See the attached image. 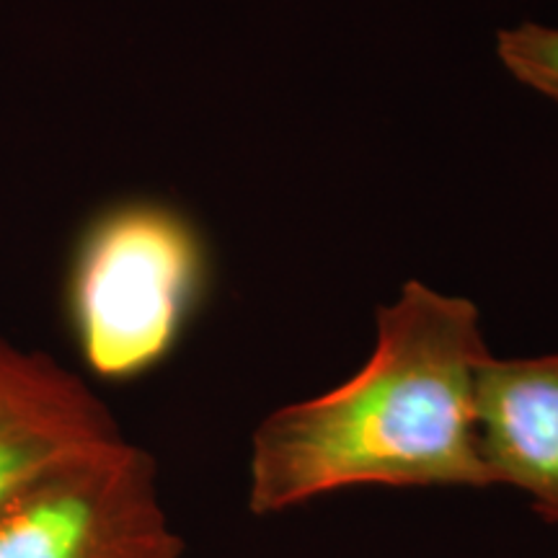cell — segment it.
Segmentation results:
<instances>
[{
    "label": "cell",
    "instance_id": "277c9868",
    "mask_svg": "<svg viewBox=\"0 0 558 558\" xmlns=\"http://www.w3.org/2000/svg\"><path fill=\"white\" fill-rule=\"evenodd\" d=\"M120 437L114 416L78 375L0 339V507Z\"/></svg>",
    "mask_w": 558,
    "mask_h": 558
},
{
    "label": "cell",
    "instance_id": "8992f818",
    "mask_svg": "<svg viewBox=\"0 0 558 558\" xmlns=\"http://www.w3.org/2000/svg\"><path fill=\"white\" fill-rule=\"evenodd\" d=\"M497 58L522 86L558 104V29L527 24L497 34Z\"/></svg>",
    "mask_w": 558,
    "mask_h": 558
},
{
    "label": "cell",
    "instance_id": "5b68a950",
    "mask_svg": "<svg viewBox=\"0 0 558 558\" xmlns=\"http://www.w3.org/2000/svg\"><path fill=\"white\" fill-rule=\"evenodd\" d=\"M481 435L492 484L518 488L538 518L558 525V352L488 360Z\"/></svg>",
    "mask_w": 558,
    "mask_h": 558
},
{
    "label": "cell",
    "instance_id": "7a4b0ae2",
    "mask_svg": "<svg viewBox=\"0 0 558 558\" xmlns=\"http://www.w3.org/2000/svg\"><path fill=\"white\" fill-rule=\"evenodd\" d=\"M205 235L181 209L130 199L83 230L68 279V313L81 357L104 380L156 369L207 295Z\"/></svg>",
    "mask_w": 558,
    "mask_h": 558
},
{
    "label": "cell",
    "instance_id": "6da1fadb",
    "mask_svg": "<svg viewBox=\"0 0 558 558\" xmlns=\"http://www.w3.org/2000/svg\"><path fill=\"white\" fill-rule=\"evenodd\" d=\"M492 357L469 298L407 282L375 313V347L352 378L256 427L248 509L279 514L352 486H494L481 435Z\"/></svg>",
    "mask_w": 558,
    "mask_h": 558
},
{
    "label": "cell",
    "instance_id": "3957f363",
    "mask_svg": "<svg viewBox=\"0 0 558 558\" xmlns=\"http://www.w3.org/2000/svg\"><path fill=\"white\" fill-rule=\"evenodd\" d=\"M153 458L120 437L0 507V558H181Z\"/></svg>",
    "mask_w": 558,
    "mask_h": 558
}]
</instances>
